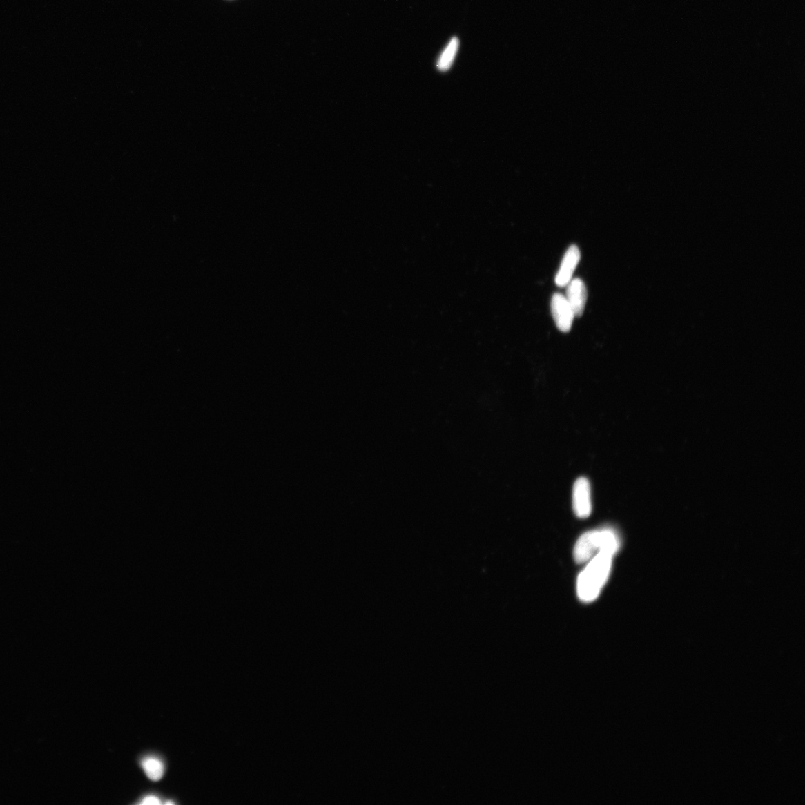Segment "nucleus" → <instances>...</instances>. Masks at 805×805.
Wrapping results in <instances>:
<instances>
[{"instance_id": "nucleus-11", "label": "nucleus", "mask_w": 805, "mask_h": 805, "mask_svg": "<svg viewBox=\"0 0 805 805\" xmlns=\"http://www.w3.org/2000/svg\"><path fill=\"white\" fill-rule=\"evenodd\" d=\"M166 804H174V802H167Z\"/></svg>"}, {"instance_id": "nucleus-9", "label": "nucleus", "mask_w": 805, "mask_h": 805, "mask_svg": "<svg viewBox=\"0 0 805 805\" xmlns=\"http://www.w3.org/2000/svg\"><path fill=\"white\" fill-rule=\"evenodd\" d=\"M143 768L148 779L157 782L160 780L164 773V767L162 762L157 758L149 757L146 758L143 762Z\"/></svg>"}, {"instance_id": "nucleus-2", "label": "nucleus", "mask_w": 805, "mask_h": 805, "mask_svg": "<svg viewBox=\"0 0 805 805\" xmlns=\"http://www.w3.org/2000/svg\"><path fill=\"white\" fill-rule=\"evenodd\" d=\"M573 507L576 516L579 518H587L592 514L591 484L586 477H579L574 483Z\"/></svg>"}, {"instance_id": "nucleus-3", "label": "nucleus", "mask_w": 805, "mask_h": 805, "mask_svg": "<svg viewBox=\"0 0 805 805\" xmlns=\"http://www.w3.org/2000/svg\"><path fill=\"white\" fill-rule=\"evenodd\" d=\"M551 312L558 329L563 333L569 332L575 315L565 296L556 293L552 297Z\"/></svg>"}, {"instance_id": "nucleus-7", "label": "nucleus", "mask_w": 805, "mask_h": 805, "mask_svg": "<svg viewBox=\"0 0 805 805\" xmlns=\"http://www.w3.org/2000/svg\"><path fill=\"white\" fill-rule=\"evenodd\" d=\"M600 550L614 556L621 548V539L617 532L612 528L598 530Z\"/></svg>"}, {"instance_id": "nucleus-4", "label": "nucleus", "mask_w": 805, "mask_h": 805, "mask_svg": "<svg viewBox=\"0 0 805 805\" xmlns=\"http://www.w3.org/2000/svg\"><path fill=\"white\" fill-rule=\"evenodd\" d=\"M581 254L579 248L572 245L567 250L556 277V284L560 287H566L573 279Z\"/></svg>"}, {"instance_id": "nucleus-5", "label": "nucleus", "mask_w": 805, "mask_h": 805, "mask_svg": "<svg viewBox=\"0 0 805 805\" xmlns=\"http://www.w3.org/2000/svg\"><path fill=\"white\" fill-rule=\"evenodd\" d=\"M600 550L598 530L588 531L579 539L574 547V559L577 564H583L592 558Z\"/></svg>"}, {"instance_id": "nucleus-10", "label": "nucleus", "mask_w": 805, "mask_h": 805, "mask_svg": "<svg viewBox=\"0 0 805 805\" xmlns=\"http://www.w3.org/2000/svg\"><path fill=\"white\" fill-rule=\"evenodd\" d=\"M161 804L160 800L155 797V795H148L142 802V804L157 805Z\"/></svg>"}, {"instance_id": "nucleus-8", "label": "nucleus", "mask_w": 805, "mask_h": 805, "mask_svg": "<svg viewBox=\"0 0 805 805\" xmlns=\"http://www.w3.org/2000/svg\"><path fill=\"white\" fill-rule=\"evenodd\" d=\"M458 46H460V41L456 37H454L438 59L437 68L440 71L445 72L452 68Z\"/></svg>"}, {"instance_id": "nucleus-6", "label": "nucleus", "mask_w": 805, "mask_h": 805, "mask_svg": "<svg viewBox=\"0 0 805 805\" xmlns=\"http://www.w3.org/2000/svg\"><path fill=\"white\" fill-rule=\"evenodd\" d=\"M566 287V298L575 316H582L588 297L585 284L581 279L574 278L571 280Z\"/></svg>"}, {"instance_id": "nucleus-1", "label": "nucleus", "mask_w": 805, "mask_h": 805, "mask_svg": "<svg viewBox=\"0 0 805 805\" xmlns=\"http://www.w3.org/2000/svg\"><path fill=\"white\" fill-rule=\"evenodd\" d=\"M613 557L599 552L580 573L577 579V594L580 601L592 603L600 595L610 577Z\"/></svg>"}]
</instances>
